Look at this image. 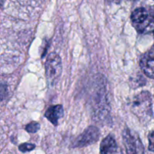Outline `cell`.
Returning a JSON list of instances; mask_svg holds the SVG:
<instances>
[{"label":"cell","instance_id":"obj_1","mask_svg":"<svg viewBox=\"0 0 154 154\" xmlns=\"http://www.w3.org/2000/svg\"><path fill=\"white\" fill-rule=\"evenodd\" d=\"M131 110L142 122H147L152 117V98L148 92H141L132 100Z\"/></svg>","mask_w":154,"mask_h":154},{"label":"cell","instance_id":"obj_2","mask_svg":"<svg viewBox=\"0 0 154 154\" xmlns=\"http://www.w3.org/2000/svg\"><path fill=\"white\" fill-rule=\"evenodd\" d=\"M62 61L59 55L52 53L45 63V73L47 81L51 85H54L60 80L62 74Z\"/></svg>","mask_w":154,"mask_h":154},{"label":"cell","instance_id":"obj_3","mask_svg":"<svg viewBox=\"0 0 154 154\" xmlns=\"http://www.w3.org/2000/svg\"><path fill=\"white\" fill-rule=\"evenodd\" d=\"M123 141L127 154H144L142 142L134 131L126 128L123 132Z\"/></svg>","mask_w":154,"mask_h":154},{"label":"cell","instance_id":"obj_4","mask_svg":"<svg viewBox=\"0 0 154 154\" xmlns=\"http://www.w3.org/2000/svg\"><path fill=\"white\" fill-rule=\"evenodd\" d=\"M131 19L137 29L141 32H146L154 24V17L144 8L135 9L132 12Z\"/></svg>","mask_w":154,"mask_h":154},{"label":"cell","instance_id":"obj_5","mask_svg":"<svg viewBox=\"0 0 154 154\" xmlns=\"http://www.w3.org/2000/svg\"><path fill=\"white\" fill-rule=\"evenodd\" d=\"M100 132L99 129L95 126H90L87 128L73 143V147H87L90 144H94L99 140Z\"/></svg>","mask_w":154,"mask_h":154},{"label":"cell","instance_id":"obj_6","mask_svg":"<svg viewBox=\"0 0 154 154\" xmlns=\"http://www.w3.org/2000/svg\"><path fill=\"white\" fill-rule=\"evenodd\" d=\"M63 116V108L62 105H57L51 106L45 113V117L54 126L58 124V121Z\"/></svg>","mask_w":154,"mask_h":154},{"label":"cell","instance_id":"obj_7","mask_svg":"<svg viewBox=\"0 0 154 154\" xmlns=\"http://www.w3.org/2000/svg\"><path fill=\"white\" fill-rule=\"evenodd\" d=\"M117 145L112 135H108L102 140L100 145V154H111L117 151Z\"/></svg>","mask_w":154,"mask_h":154},{"label":"cell","instance_id":"obj_8","mask_svg":"<svg viewBox=\"0 0 154 154\" xmlns=\"http://www.w3.org/2000/svg\"><path fill=\"white\" fill-rule=\"evenodd\" d=\"M140 66L147 77L154 79V58L146 55L141 58Z\"/></svg>","mask_w":154,"mask_h":154},{"label":"cell","instance_id":"obj_9","mask_svg":"<svg viewBox=\"0 0 154 154\" xmlns=\"http://www.w3.org/2000/svg\"><path fill=\"white\" fill-rule=\"evenodd\" d=\"M40 129V125L37 122H32L26 126V130L30 133H35Z\"/></svg>","mask_w":154,"mask_h":154},{"label":"cell","instance_id":"obj_10","mask_svg":"<svg viewBox=\"0 0 154 154\" xmlns=\"http://www.w3.org/2000/svg\"><path fill=\"white\" fill-rule=\"evenodd\" d=\"M35 148V145L33 144H29V143H24L19 146V150L23 153L32 151Z\"/></svg>","mask_w":154,"mask_h":154},{"label":"cell","instance_id":"obj_11","mask_svg":"<svg viewBox=\"0 0 154 154\" xmlns=\"http://www.w3.org/2000/svg\"><path fill=\"white\" fill-rule=\"evenodd\" d=\"M149 140V147L148 149L150 151L154 152V132H152L151 133L149 134L148 135Z\"/></svg>","mask_w":154,"mask_h":154},{"label":"cell","instance_id":"obj_12","mask_svg":"<svg viewBox=\"0 0 154 154\" xmlns=\"http://www.w3.org/2000/svg\"><path fill=\"white\" fill-rule=\"evenodd\" d=\"M147 55H149L150 57H153V58H154V45H153V46H152V48H150V50L149 51Z\"/></svg>","mask_w":154,"mask_h":154},{"label":"cell","instance_id":"obj_13","mask_svg":"<svg viewBox=\"0 0 154 154\" xmlns=\"http://www.w3.org/2000/svg\"><path fill=\"white\" fill-rule=\"evenodd\" d=\"M153 35H154V29H153Z\"/></svg>","mask_w":154,"mask_h":154}]
</instances>
